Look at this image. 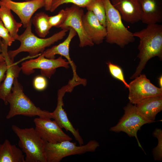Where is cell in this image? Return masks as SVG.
<instances>
[{"label": "cell", "mask_w": 162, "mask_h": 162, "mask_svg": "<svg viewBox=\"0 0 162 162\" xmlns=\"http://www.w3.org/2000/svg\"><path fill=\"white\" fill-rule=\"evenodd\" d=\"M139 39V52L137 57L140 59L134 73L130 77L134 79L141 73L148 61L155 56L162 59V25L158 23L147 25L145 28L133 33Z\"/></svg>", "instance_id": "1"}, {"label": "cell", "mask_w": 162, "mask_h": 162, "mask_svg": "<svg viewBox=\"0 0 162 162\" xmlns=\"http://www.w3.org/2000/svg\"><path fill=\"white\" fill-rule=\"evenodd\" d=\"M11 93L7 97L6 102L10 105L9 110L6 116L9 119L17 115L29 117L38 116L53 118L51 112L43 110L37 107L25 94L22 86L17 78L14 79Z\"/></svg>", "instance_id": "2"}, {"label": "cell", "mask_w": 162, "mask_h": 162, "mask_svg": "<svg viewBox=\"0 0 162 162\" xmlns=\"http://www.w3.org/2000/svg\"><path fill=\"white\" fill-rule=\"evenodd\" d=\"M31 20L26 28L24 32L19 35L16 40L20 43L17 49L8 51L10 58L14 60V58L19 53L27 52L30 57H34L43 52L45 48L63 38L69 30L62 29L47 38H40L35 36L32 31Z\"/></svg>", "instance_id": "3"}, {"label": "cell", "mask_w": 162, "mask_h": 162, "mask_svg": "<svg viewBox=\"0 0 162 162\" xmlns=\"http://www.w3.org/2000/svg\"><path fill=\"white\" fill-rule=\"evenodd\" d=\"M102 1L106 13V42L122 48L134 42L135 39L133 33L124 26L120 14L110 0Z\"/></svg>", "instance_id": "4"}, {"label": "cell", "mask_w": 162, "mask_h": 162, "mask_svg": "<svg viewBox=\"0 0 162 162\" xmlns=\"http://www.w3.org/2000/svg\"><path fill=\"white\" fill-rule=\"evenodd\" d=\"M12 129L19 139L18 145L26 155L25 162H47L46 142L33 127L22 129L13 125Z\"/></svg>", "instance_id": "5"}, {"label": "cell", "mask_w": 162, "mask_h": 162, "mask_svg": "<svg viewBox=\"0 0 162 162\" xmlns=\"http://www.w3.org/2000/svg\"><path fill=\"white\" fill-rule=\"evenodd\" d=\"M99 146V143L92 140L85 145L78 146L76 142L65 140L56 143L46 142L45 152L47 162H60L64 158L72 155L94 152Z\"/></svg>", "instance_id": "6"}, {"label": "cell", "mask_w": 162, "mask_h": 162, "mask_svg": "<svg viewBox=\"0 0 162 162\" xmlns=\"http://www.w3.org/2000/svg\"><path fill=\"white\" fill-rule=\"evenodd\" d=\"M124 114L118 123L110 129L115 132H123L130 137H135L139 146L144 151L137 136V133L144 124L151 123L138 112L136 106L129 103L124 108Z\"/></svg>", "instance_id": "7"}, {"label": "cell", "mask_w": 162, "mask_h": 162, "mask_svg": "<svg viewBox=\"0 0 162 162\" xmlns=\"http://www.w3.org/2000/svg\"><path fill=\"white\" fill-rule=\"evenodd\" d=\"M69 65L61 56L56 59H50L40 54L36 58L23 62L21 68L22 72L27 75L33 73L34 69H40L42 76L50 78L55 73L56 68L61 67L68 68Z\"/></svg>", "instance_id": "8"}, {"label": "cell", "mask_w": 162, "mask_h": 162, "mask_svg": "<svg viewBox=\"0 0 162 162\" xmlns=\"http://www.w3.org/2000/svg\"><path fill=\"white\" fill-rule=\"evenodd\" d=\"M134 79L128 84L130 103L136 105L148 98L162 95V88L152 84L145 74Z\"/></svg>", "instance_id": "9"}, {"label": "cell", "mask_w": 162, "mask_h": 162, "mask_svg": "<svg viewBox=\"0 0 162 162\" xmlns=\"http://www.w3.org/2000/svg\"><path fill=\"white\" fill-rule=\"evenodd\" d=\"M74 87L70 83L62 87L58 91L57 93L56 107L51 112L53 119L61 128H64L67 131H70L73 135L80 145L84 144V141L80 135L78 129H76L69 120L67 113L63 108L64 103L63 97L67 92H71Z\"/></svg>", "instance_id": "10"}, {"label": "cell", "mask_w": 162, "mask_h": 162, "mask_svg": "<svg viewBox=\"0 0 162 162\" xmlns=\"http://www.w3.org/2000/svg\"><path fill=\"white\" fill-rule=\"evenodd\" d=\"M47 117L35 118V129L46 142L56 143L65 140L71 141L72 139L65 134L54 120Z\"/></svg>", "instance_id": "11"}, {"label": "cell", "mask_w": 162, "mask_h": 162, "mask_svg": "<svg viewBox=\"0 0 162 162\" xmlns=\"http://www.w3.org/2000/svg\"><path fill=\"white\" fill-rule=\"evenodd\" d=\"M65 9L67 11V16L59 28L62 29L68 30L71 28L75 30L78 36L80 47L93 46L94 44L87 34L83 27L82 17L84 13L82 9L74 4Z\"/></svg>", "instance_id": "12"}, {"label": "cell", "mask_w": 162, "mask_h": 162, "mask_svg": "<svg viewBox=\"0 0 162 162\" xmlns=\"http://www.w3.org/2000/svg\"><path fill=\"white\" fill-rule=\"evenodd\" d=\"M69 32L67 38L62 42L44 51L41 54L46 58H55V56L59 55L65 57L71 66L73 72V77L71 80L85 86L87 83L86 80L80 77L76 71V66L71 59L69 54V47L73 38L76 35V32L73 28L69 29Z\"/></svg>", "instance_id": "13"}, {"label": "cell", "mask_w": 162, "mask_h": 162, "mask_svg": "<svg viewBox=\"0 0 162 162\" xmlns=\"http://www.w3.org/2000/svg\"><path fill=\"white\" fill-rule=\"evenodd\" d=\"M0 1L17 15L26 28L35 12L45 5V0H33L22 2L12 0H0Z\"/></svg>", "instance_id": "14"}, {"label": "cell", "mask_w": 162, "mask_h": 162, "mask_svg": "<svg viewBox=\"0 0 162 162\" xmlns=\"http://www.w3.org/2000/svg\"><path fill=\"white\" fill-rule=\"evenodd\" d=\"M8 46L2 41L0 44V51L4 58L7 65L5 79L0 86V99L2 100L5 105L7 97L11 93L14 79L18 78L21 70V67L14 62V60L9 57L8 53Z\"/></svg>", "instance_id": "15"}, {"label": "cell", "mask_w": 162, "mask_h": 162, "mask_svg": "<svg viewBox=\"0 0 162 162\" xmlns=\"http://www.w3.org/2000/svg\"><path fill=\"white\" fill-rule=\"evenodd\" d=\"M82 21L85 31L94 44L102 43L106 36V28L100 23L93 13L88 10L83 15Z\"/></svg>", "instance_id": "16"}, {"label": "cell", "mask_w": 162, "mask_h": 162, "mask_svg": "<svg viewBox=\"0 0 162 162\" xmlns=\"http://www.w3.org/2000/svg\"><path fill=\"white\" fill-rule=\"evenodd\" d=\"M123 20L134 24L140 20V8L138 0H111Z\"/></svg>", "instance_id": "17"}, {"label": "cell", "mask_w": 162, "mask_h": 162, "mask_svg": "<svg viewBox=\"0 0 162 162\" xmlns=\"http://www.w3.org/2000/svg\"><path fill=\"white\" fill-rule=\"evenodd\" d=\"M140 8V20L147 25L162 21V10L158 0H138Z\"/></svg>", "instance_id": "18"}, {"label": "cell", "mask_w": 162, "mask_h": 162, "mask_svg": "<svg viewBox=\"0 0 162 162\" xmlns=\"http://www.w3.org/2000/svg\"><path fill=\"white\" fill-rule=\"evenodd\" d=\"M138 112L151 123L162 110V95L146 99L135 105Z\"/></svg>", "instance_id": "19"}, {"label": "cell", "mask_w": 162, "mask_h": 162, "mask_svg": "<svg viewBox=\"0 0 162 162\" xmlns=\"http://www.w3.org/2000/svg\"><path fill=\"white\" fill-rule=\"evenodd\" d=\"M0 162H25L22 150L8 139L0 144Z\"/></svg>", "instance_id": "20"}, {"label": "cell", "mask_w": 162, "mask_h": 162, "mask_svg": "<svg viewBox=\"0 0 162 162\" xmlns=\"http://www.w3.org/2000/svg\"><path fill=\"white\" fill-rule=\"evenodd\" d=\"M11 10L0 1V19L10 36L15 40L19 36L18 32L22 24L15 20Z\"/></svg>", "instance_id": "21"}, {"label": "cell", "mask_w": 162, "mask_h": 162, "mask_svg": "<svg viewBox=\"0 0 162 162\" xmlns=\"http://www.w3.org/2000/svg\"><path fill=\"white\" fill-rule=\"evenodd\" d=\"M31 21L37 34L41 38H45L52 27L49 22V16L43 12L36 14L31 19Z\"/></svg>", "instance_id": "22"}, {"label": "cell", "mask_w": 162, "mask_h": 162, "mask_svg": "<svg viewBox=\"0 0 162 162\" xmlns=\"http://www.w3.org/2000/svg\"><path fill=\"white\" fill-rule=\"evenodd\" d=\"M88 10L92 11L104 26L106 27V13L102 0H94L86 7Z\"/></svg>", "instance_id": "23"}, {"label": "cell", "mask_w": 162, "mask_h": 162, "mask_svg": "<svg viewBox=\"0 0 162 162\" xmlns=\"http://www.w3.org/2000/svg\"><path fill=\"white\" fill-rule=\"evenodd\" d=\"M94 0H53L50 10L54 11L60 5L65 4L72 3L80 8H86L91 2Z\"/></svg>", "instance_id": "24"}, {"label": "cell", "mask_w": 162, "mask_h": 162, "mask_svg": "<svg viewBox=\"0 0 162 162\" xmlns=\"http://www.w3.org/2000/svg\"><path fill=\"white\" fill-rule=\"evenodd\" d=\"M109 72L114 78L122 82L125 86L128 88L129 85L126 81L123 71L122 68L118 65L111 62L106 63Z\"/></svg>", "instance_id": "25"}, {"label": "cell", "mask_w": 162, "mask_h": 162, "mask_svg": "<svg viewBox=\"0 0 162 162\" xmlns=\"http://www.w3.org/2000/svg\"><path fill=\"white\" fill-rule=\"evenodd\" d=\"M153 136L157 138L158 143L153 150L154 159L156 160H162V130L160 128H156L153 133Z\"/></svg>", "instance_id": "26"}, {"label": "cell", "mask_w": 162, "mask_h": 162, "mask_svg": "<svg viewBox=\"0 0 162 162\" xmlns=\"http://www.w3.org/2000/svg\"><path fill=\"white\" fill-rule=\"evenodd\" d=\"M67 14L66 9H62L56 15L49 16V22L51 27L59 28L66 19Z\"/></svg>", "instance_id": "27"}, {"label": "cell", "mask_w": 162, "mask_h": 162, "mask_svg": "<svg viewBox=\"0 0 162 162\" xmlns=\"http://www.w3.org/2000/svg\"><path fill=\"white\" fill-rule=\"evenodd\" d=\"M0 37L2 38V40L8 46H11L15 40L10 36L9 31L4 26L0 19Z\"/></svg>", "instance_id": "28"}, {"label": "cell", "mask_w": 162, "mask_h": 162, "mask_svg": "<svg viewBox=\"0 0 162 162\" xmlns=\"http://www.w3.org/2000/svg\"><path fill=\"white\" fill-rule=\"evenodd\" d=\"M33 85L34 88L38 91L44 90L47 86V81L43 76H38L34 80Z\"/></svg>", "instance_id": "29"}, {"label": "cell", "mask_w": 162, "mask_h": 162, "mask_svg": "<svg viewBox=\"0 0 162 162\" xmlns=\"http://www.w3.org/2000/svg\"><path fill=\"white\" fill-rule=\"evenodd\" d=\"M7 70V65L5 61H0V86L5 79Z\"/></svg>", "instance_id": "30"}, {"label": "cell", "mask_w": 162, "mask_h": 162, "mask_svg": "<svg viewBox=\"0 0 162 162\" xmlns=\"http://www.w3.org/2000/svg\"><path fill=\"white\" fill-rule=\"evenodd\" d=\"M53 0H45V5L44 7L45 10L50 11Z\"/></svg>", "instance_id": "31"}, {"label": "cell", "mask_w": 162, "mask_h": 162, "mask_svg": "<svg viewBox=\"0 0 162 162\" xmlns=\"http://www.w3.org/2000/svg\"><path fill=\"white\" fill-rule=\"evenodd\" d=\"M1 38L0 37V44L1 43ZM4 61V58L2 53H0V61Z\"/></svg>", "instance_id": "32"}, {"label": "cell", "mask_w": 162, "mask_h": 162, "mask_svg": "<svg viewBox=\"0 0 162 162\" xmlns=\"http://www.w3.org/2000/svg\"><path fill=\"white\" fill-rule=\"evenodd\" d=\"M159 84L160 88H162V76H160L158 78Z\"/></svg>", "instance_id": "33"}, {"label": "cell", "mask_w": 162, "mask_h": 162, "mask_svg": "<svg viewBox=\"0 0 162 162\" xmlns=\"http://www.w3.org/2000/svg\"><path fill=\"white\" fill-rule=\"evenodd\" d=\"M25 1H32V0H24Z\"/></svg>", "instance_id": "34"}]
</instances>
